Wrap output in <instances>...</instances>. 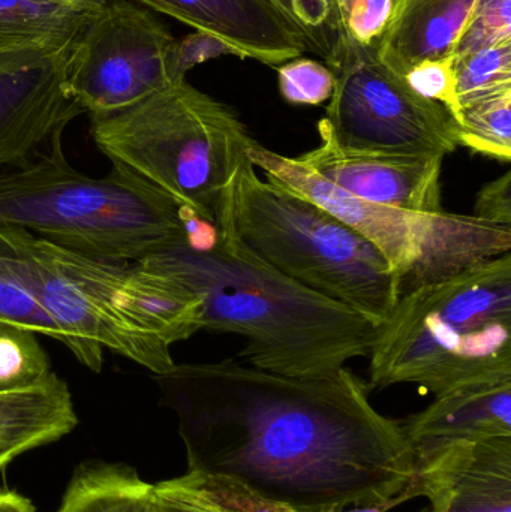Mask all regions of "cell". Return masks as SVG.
I'll return each mask as SVG.
<instances>
[{
    "label": "cell",
    "mask_w": 511,
    "mask_h": 512,
    "mask_svg": "<svg viewBox=\"0 0 511 512\" xmlns=\"http://www.w3.org/2000/svg\"><path fill=\"white\" fill-rule=\"evenodd\" d=\"M57 512H158L155 486L131 466L84 463L72 475Z\"/></svg>",
    "instance_id": "19"
},
{
    "label": "cell",
    "mask_w": 511,
    "mask_h": 512,
    "mask_svg": "<svg viewBox=\"0 0 511 512\" xmlns=\"http://www.w3.org/2000/svg\"><path fill=\"white\" fill-rule=\"evenodd\" d=\"M341 29L362 45H377L392 14L393 0H335Z\"/></svg>",
    "instance_id": "29"
},
{
    "label": "cell",
    "mask_w": 511,
    "mask_h": 512,
    "mask_svg": "<svg viewBox=\"0 0 511 512\" xmlns=\"http://www.w3.org/2000/svg\"><path fill=\"white\" fill-rule=\"evenodd\" d=\"M369 358V390L416 384L437 397L511 376L510 252L402 294Z\"/></svg>",
    "instance_id": "5"
},
{
    "label": "cell",
    "mask_w": 511,
    "mask_h": 512,
    "mask_svg": "<svg viewBox=\"0 0 511 512\" xmlns=\"http://www.w3.org/2000/svg\"><path fill=\"white\" fill-rule=\"evenodd\" d=\"M410 498L429 512H511V436L449 445L416 463Z\"/></svg>",
    "instance_id": "13"
},
{
    "label": "cell",
    "mask_w": 511,
    "mask_h": 512,
    "mask_svg": "<svg viewBox=\"0 0 511 512\" xmlns=\"http://www.w3.org/2000/svg\"><path fill=\"white\" fill-rule=\"evenodd\" d=\"M189 474L240 512L387 511L410 498L413 451L347 367L290 378L236 360L155 375Z\"/></svg>",
    "instance_id": "1"
},
{
    "label": "cell",
    "mask_w": 511,
    "mask_h": 512,
    "mask_svg": "<svg viewBox=\"0 0 511 512\" xmlns=\"http://www.w3.org/2000/svg\"><path fill=\"white\" fill-rule=\"evenodd\" d=\"M77 424L71 391L56 373L33 387L0 393V471L21 454L68 435Z\"/></svg>",
    "instance_id": "17"
},
{
    "label": "cell",
    "mask_w": 511,
    "mask_h": 512,
    "mask_svg": "<svg viewBox=\"0 0 511 512\" xmlns=\"http://www.w3.org/2000/svg\"><path fill=\"white\" fill-rule=\"evenodd\" d=\"M0 321L44 334L62 343L80 361L77 343L57 324L30 288L23 265L11 246L0 236Z\"/></svg>",
    "instance_id": "20"
},
{
    "label": "cell",
    "mask_w": 511,
    "mask_h": 512,
    "mask_svg": "<svg viewBox=\"0 0 511 512\" xmlns=\"http://www.w3.org/2000/svg\"><path fill=\"white\" fill-rule=\"evenodd\" d=\"M246 156L267 180L314 201L371 242L398 274L401 295L511 251V227L446 210L413 213L359 200L299 159L272 152L255 140Z\"/></svg>",
    "instance_id": "8"
},
{
    "label": "cell",
    "mask_w": 511,
    "mask_h": 512,
    "mask_svg": "<svg viewBox=\"0 0 511 512\" xmlns=\"http://www.w3.org/2000/svg\"><path fill=\"white\" fill-rule=\"evenodd\" d=\"M90 132L113 164L128 168L209 224L254 141L233 110L186 80L131 107L93 116Z\"/></svg>",
    "instance_id": "7"
},
{
    "label": "cell",
    "mask_w": 511,
    "mask_h": 512,
    "mask_svg": "<svg viewBox=\"0 0 511 512\" xmlns=\"http://www.w3.org/2000/svg\"><path fill=\"white\" fill-rule=\"evenodd\" d=\"M261 261L381 327L401 280L371 242L314 201L260 179L248 156L222 191L215 222Z\"/></svg>",
    "instance_id": "6"
},
{
    "label": "cell",
    "mask_w": 511,
    "mask_h": 512,
    "mask_svg": "<svg viewBox=\"0 0 511 512\" xmlns=\"http://www.w3.org/2000/svg\"><path fill=\"white\" fill-rule=\"evenodd\" d=\"M408 86L429 101L444 105L458 122L459 104L456 98L455 57L425 60L404 75Z\"/></svg>",
    "instance_id": "27"
},
{
    "label": "cell",
    "mask_w": 511,
    "mask_h": 512,
    "mask_svg": "<svg viewBox=\"0 0 511 512\" xmlns=\"http://www.w3.org/2000/svg\"><path fill=\"white\" fill-rule=\"evenodd\" d=\"M203 298V330L243 337L249 366L318 378L368 357L380 327L270 267L231 231L198 219L188 242L152 256Z\"/></svg>",
    "instance_id": "2"
},
{
    "label": "cell",
    "mask_w": 511,
    "mask_h": 512,
    "mask_svg": "<svg viewBox=\"0 0 511 512\" xmlns=\"http://www.w3.org/2000/svg\"><path fill=\"white\" fill-rule=\"evenodd\" d=\"M53 373L35 331L0 321V393L41 384Z\"/></svg>",
    "instance_id": "22"
},
{
    "label": "cell",
    "mask_w": 511,
    "mask_h": 512,
    "mask_svg": "<svg viewBox=\"0 0 511 512\" xmlns=\"http://www.w3.org/2000/svg\"><path fill=\"white\" fill-rule=\"evenodd\" d=\"M105 0H0V54L71 48Z\"/></svg>",
    "instance_id": "18"
},
{
    "label": "cell",
    "mask_w": 511,
    "mask_h": 512,
    "mask_svg": "<svg viewBox=\"0 0 511 512\" xmlns=\"http://www.w3.org/2000/svg\"><path fill=\"white\" fill-rule=\"evenodd\" d=\"M511 42V0H477L453 57Z\"/></svg>",
    "instance_id": "25"
},
{
    "label": "cell",
    "mask_w": 511,
    "mask_h": 512,
    "mask_svg": "<svg viewBox=\"0 0 511 512\" xmlns=\"http://www.w3.org/2000/svg\"><path fill=\"white\" fill-rule=\"evenodd\" d=\"M222 56H237L239 54L215 36L195 32L186 36L182 41H174L170 50V74L173 83L186 80V72L207 60L218 59Z\"/></svg>",
    "instance_id": "30"
},
{
    "label": "cell",
    "mask_w": 511,
    "mask_h": 512,
    "mask_svg": "<svg viewBox=\"0 0 511 512\" xmlns=\"http://www.w3.org/2000/svg\"><path fill=\"white\" fill-rule=\"evenodd\" d=\"M326 65L335 75V90L323 122L339 146L443 156L458 149L453 114L414 92L404 75L381 62L375 45L359 44L339 29Z\"/></svg>",
    "instance_id": "9"
},
{
    "label": "cell",
    "mask_w": 511,
    "mask_h": 512,
    "mask_svg": "<svg viewBox=\"0 0 511 512\" xmlns=\"http://www.w3.org/2000/svg\"><path fill=\"white\" fill-rule=\"evenodd\" d=\"M0 236L93 372H101L108 348L162 375L176 364L171 346L203 330V298L155 258H93L12 227H0Z\"/></svg>",
    "instance_id": "3"
},
{
    "label": "cell",
    "mask_w": 511,
    "mask_h": 512,
    "mask_svg": "<svg viewBox=\"0 0 511 512\" xmlns=\"http://www.w3.org/2000/svg\"><path fill=\"white\" fill-rule=\"evenodd\" d=\"M317 128L320 146L297 158L309 170L368 203L413 213L443 212L441 171L446 156L345 149L323 119Z\"/></svg>",
    "instance_id": "12"
},
{
    "label": "cell",
    "mask_w": 511,
    "mask_h": 512,
    "mask_svg": "<svg viewBox=\"0 0 511 512\" xmlns=\"http://www.w3.org/2000/svg\"><path fill=\"white\" fill-rule=\"evenodd\" d=\"M306 38L308 51L329 60L338 39L341 21L335 0H270Z\"/></svg>",
    "instance_id": "24"
},
{
    "label": "cell",
    "mask_w": 511,
    "mask_h": 512,
    "mask_svg": "<svg viewBox=\"0 0 511 512\" xmlns=\"http://www.w3.org/2000/svg\"><path fill=\"white\" fill-rule=\"evenodd\" d=\"M279 92L293 105H320L332 98L335 75L318 60L296 57L278 68Z\"/></svg>",
    "instance_id": "26"
},
{
    "label": "cell",
    "mask_w": 511,
    "mask_h": 512,
    "mask_svg": "<svg viewBox=\"0 0 511 512\" xmlns=\"http://www.w3.org/2000/svg\"><path fill=\"white\" fill-rule=\"evenodd\" d=\"M0 512H36V508L17 492L0 490Z\"/></svg>",
    "instance_id": "32"
},
{
    "label": "cell",
    "mask_w": 511,
    "mask_h": 512,
    "mask_svg": "<svg viewBox=\"0 0 511 512\" xmlns=\"http://www.w3.org/2000/svg\"><path fill=\"white\" fill-rule=\"evenodd\" d=\"M459 146L495 161H511V90L459 111Z\"/></svg>",
    "instance_id": "21"
},
{
    "label": "cell",
    "mask_w": 511,
    "mask_h": 512,
    "mask_svg": "<svg viewBox=\"0 0 511 512\" xmlns=\"http://www.w3.org/2000/svg\"><path fill=\"white\" fill-rule=\"evenodd\" d=\"M155 498L158 512H240L216 498L189 472L156 484Z\"/></svg>",
    "instance_id": "28"
},
{
    "label": "cell",
    "mask_w": 511,
    "mask_h": 512,
    "mask_svg": "<svg viewBox=\"0 0 511 512\" xmlns=\"http://www.w3.org/2000/svg\"><path fill=\"white\" fill-rule=\"evenodd\" d=\"M399 423L416 463L459 442L511 436V376L453 388Z\"/></svg>",
    "instance_id": "15"
},
{
    "label": "cell",
    "mask_w": 511,
    "mask_h": 512,
    "mask_svg": "<svg viewBox=\"0 0 511 512\" xmlns=\"http://www.w3.org/2000/svg\"><path fill=\"white\" fill-rule=\"evenodd\" d=\"M176 39L131 0H105L68 53V86L90 116L137 104L171 86L170 50Z\"/></svg>",
    "instance_id": "10"
},
{
    "label": "cell",
    "mask_w": 511,
    "mask_h": 512,
    "mask_svg": "<svg viewBox=\"0 0 511 512\" xmlns=\"http://www.w3.org/2000/svg\"><path fill=\"white\" fill-rule=\"evenodd\" d=\"M230 45L240 59L282 65L308 51L302 30L270 0H137Z\"/></svg>",
    "instance_id": "14"
},
{
    "label": "cell",
    "mask_w": 511,
    "mask_h": 512,
    "mask_svg": "<svg viewBox=\"0 0 511 512\" xmlns=\"http://www.w3.org/2000/svg\"><path fill=\"white\" fill-rule=\"evenodd\" d=\"M62 134L48 152L0 173V227L110 261H141L188 242L194 213L123 165L101 179L80 173Z\"/></svg>",
    "instance_id": "4"
},
{
    "label": "cell",
    "mask_w": 511,
    "mask_h": 512,
    "mask_svg": "<svg viewBox=\"0 0 511 512\" xmlns=\"http://www.w3.org/2000/svg\"><path fill=\"white\" fill-rule=\"evenodd\" d=\"M69 50L0 54V168L26 164L84 114L68 86Z\"/></svg>",
    "instance_id": "11"
},
{
    "label": "cell",
    "mask_w": 511,
    "mask_h": 512,
    "mask_svg": "<svg viewBox=\"0 0 511 512\" xmlns=\"http://www.w3.org/2000/svg\"><path fill=\"white\" fill-rule=\"evenodd\" d=\"M471 216L480 221L511 227V171L480 189Z\"/></svg>",
    "instance_id": "31"
},
{
    "label": "cell",
    "mask_w": 511,
    "mask_h": 512,
    "mask_svg": "<svg viewBox=\"0 0 511 512\" xmlns=\"http://www.w3.org/2000/svg\"><path fill=\"white\" fill-rule=\"evenodd\" d=\"M477 0H393L378 57L399 75L425 60L453 56Z\"/></svg>",
    "instance_id": "16"
},
{
    "label": "cell",
    "mask_w": 511,
    "mask_h": 512,
    "mask_svg": "<svg viewBox=\"0 0 511 512\" xmlns=\"http://www.w3.org/2000/svg\"><path fill=\"white\" fill-rule=\"evenodd\" d=\"M455 78L459 111L511 90V42L455 59Z\"/></svg>",
    "instance_id": "23"
}]
</instances>
